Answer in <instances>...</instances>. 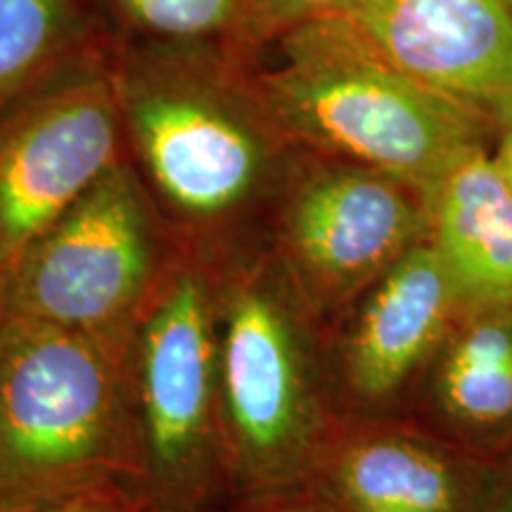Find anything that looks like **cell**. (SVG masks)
Returning a JSON list of instances; mask_svg holds the SVG:
<instances>
[{"label": "cell", "mask_w": 512, "mask_h": 512, "mask_svg": "<svg viewBox=\"0 0 512 512\" xmlns=\"http://www.w3.org/2000/svg\"><path fill=\"white\" fill-rule=\"evenodd\" d=\"M247 55L145 43L112 57L126 155L181 245L209 254L266 240L302 157Z\"/></svg>", "instance_id": "obj_1"}, {"label": "cell", "mask_w": 512, "mask_h": 512, "mask_svg": "<svg viewBox=\"0 0 512 512\" xmlns=\"http://www.w3.org/2000/svg\"><path fill=\"white\" fill-rule=\"evenodd\" d=\"M216 354L235 503L302 489L339 413L323 325L266 240L219 254Z\"/></svg>", "instance_id": "obj_2"}, {"label": "cell", "mask_w": 512, "mask_h": 512, "mask_svg": "<svg viewBox=\"0 0 512 512\" xmlns=\"http://www.w3.org/2000/svg\"><path fill=\"white\" fill-rule=\"evenodd\" d=\"M247 55L256 86L302 152L418 185L427 197L491 126L401 74L344 17H323Z\"/></svg>", "instance_id": "obj_3"}, {"label": "cell", "mask_w": 512, "mask_h": 512, "mask_svg": "<svg viewBox=\"0 0 512 512\" xmlns=\"http://www.w3.org/2000/svg\"><path fill=\"white\" fill-rule=\"evenodd\" d=\"M216 311L219 254L183 245L121 330L131 494L145 512L238 505L223 441Z\"/></svg>", "instance_id": "obj_4"}, {"label": "cell", "mask_w": 512, "mask_h": 512, "mask_svg": "<svg viewBox=\"0 0 512 512\" xmlns=\"http://www.w3.org/2000/svg\"><path fill=\"white\" fill-rule=\"evenodd\" d=\"M133 479L121 332L0 325V512Z\"/></svg>", "instance_id": "obj_5"}, {"label": "cell", "mask_w": 512, "mask_h": 512, "mask_svg": "<svg viewBox=\"0 0 512 512\" xmlns=\"http://www.w3.org/2000/svg\"><path fill=\"white\" fill-rule=\"evenodd\" d=\"M181 249L126 155L12 266L3 309L62 330L121 332Z\"/></svg>", "instance_id": "obj_6"}, {"label": "cell", "mask_w": 512, "mask_h": 512, "mask_svg": "<svg viewBox=\"0 0 512 512\" xmlns=\"http://www.w3.org/2000/svg\"><path fill=\"white\" fill-rule=\"evenodd\" d=\"M427 238L430 197L418 185L302 152L275 204L266 242L325 330Z\"/></svg>", "instance_id": "obj_7"}, {"label": "cell", "mask_w": 512, "mask_h": 512, "mask_svg": "<svg viewBox=\"0 0 512 512\" xmlns=\"http://www.w3.org/2000/svg\"><path fill=\"white\" fill-rule=\"evenodd\" d=\"M121 157L110 55L81 50L0 105V280Z\"/></svg>", "instance_id": "obj_8"}, {"label": "cell", "mask_w": 512, "mask_h": 512, "mask_svg": "<svg viewBox=\"0 0 512 512\" xmlns=\"http://www.w3.org/2000/svg\"><path fill=\"white\" fill-rule=\"evenodd\" d=\"M470 309L427 238L325 328L339 418L403 415L448 332Z\"/></svg>", "instance_id": "obj_9"}, {"label": "cell", "mask_w": 512, "mask_h": 512, "mask_svg": "<svg viewBox=\"0 0 512 512\" xmlns=\"http://www.w3.org/2000/svg\"><path fill=\"white\" fill-rule=\"evenodd\" d=\"M401 74L512 128V15L503 0H351L342 15Z\"/></svg>", "instance_id": "obj_10"}, {"label": "cell", "mask_w": 512, "mask_h": 512, "mask_svg": "<svg viewBox=\"0 0 512 512\" xmlns=\"http://www.w3.org/2000/svg\"><path fill=\"white\" fill-rule=\"evenodd\" d=\"M494 467L408 418H339L309 489L335 512H482Z\"/></svg>", "instance_id": "obj_11"}, {"label": "cell", "mask_w": 512, "mask_h": 512, "mask_svg": "<svg viewBox=\"0 0 512 512\" xmlns=\"http://www.w3.org/2000/svg\"><path fill=\"white\" fill-rule=\"evenodd\" d=\"M399 418L498 465L512 453V304L470 306Z\"/></svg>", "instance_id": "obj_12"}, {"label": "cell", "mask_w": 512, "mask_h": 512, "mask_svg": "<svg viewBox=\"0 0 512 512\" xmlns=\"http://www.w3.org/2000/svg\"><path fill=\"white\" fill-rule=\"evenodd\" d=\"M430 242L467 306L512 304V190L486 150L467 155L434 188Z\"/></svg>", "instance_id": "obj_13"}, {"label": "cell", "mask_w": 512, "mask_h": 512, "mask_svg": "<svg viewBox=\"0 0 512 512\" xmlns=\"http://www.w3.org/2000/svg\"><path fill=\"white\" fill-rule=\"evenodd\" d=\"M86 48L79 0H0V105Z\"/></svg>", "instance_id": "obj_14"}, {"label": "cell", "mask_w": 512, "mask_h": 512, "mask_svg": "<svg viewBox=\"0 0 512 512\" xmlns=\"http://www.w3.org/2000/svg\"><path fill=\"white\" fill-rule=\"evenodd\" d=\"M155 46L252 53L264 41L249 0H114Z\"/></svg>", "instance_id": "obj_15"}, {"label": "cell", "mask_w": 512, "mask_h": 512, "mask_svg": "<svg viewBox=\"0 0 512 512\" xmlns=\"http://www.w3.org/2000/svg\"><path fill=\"white\" fill-rule=\"evenodd\" d=\"M249 5L266 41L275 34L316 22V19L342 15L351 0H249Z\"/></svg>", "instance_id": "obj_16"}, {"label": "cell", "mask_w": 512, "mask_h": 512, "mask_svg": "<svg viewBox=\"0 0 512 512\" xmlns=\"http://www.w3.org/2000/svg\"><path fill=\"white\" fill-rule=\"evenodd\" d=\"M12 512H145L138 498L128 489H98L88 494L64 498V501L36 505V508L12 510Z\"/></svg>", "instance_id": "obj_17"}, {"label": "cell", "mask_w": 512, "mask_h": 512, "mask_svg": "<svg viewBox=\"0 0 512 512\" xmlns=\"http://www.w3.org/2000/svg\"><path fill=\"white\" fill-rule=\"evenodd\" d=\"M233 512H335L309 486L235 505Z\"/></svg>", "instance_id": "obj_18"}, {"label": "cell", "mask_w": 512, "mask_h": 512, "mask_svg": "<svg viewBox=\"0 0 512 512\" xmlns=\"http://www.w3.org/2000/svg\"><path fill=\"white\" fill-rule=\"evenodd\" d=\"M482 512H512V453L494 467Z\"/></svg>", "instance_id": "obj_19"}, {"label": "cell", "mask_w": 512, "mask_h": 512, "mask_svg": "<svg viewBox=\"0 0 512 512\" xmlns=\"http://www.w3.org/2000/svg\"><path fill=\"white\" fill-rule=\"evenodd\" d=\"M491 159H494L498 174L503 176V181L512 190V128L501 131V140H498L496 152L491 155Z\"/></svg>", "instance_id": "obj_20"}, {"label": "cell", "mask_w": 512, "mask_h": 512, "mask_svg": "<svg viewBox=\"0 0 512 512\" xmlns=\"http://www.w3.org/2000/svg\"><path fill=\"white\" fill-rule=\"evenodd\" d=\"M3 316H5V309H3V280H0V325H3Z\"/></svg>", "instance_id": "obj_21"}, {"label": "cell", "mask_w": 512, "mask_h": 512, "mask_svg": "<svg viewBox=\"0 0 512 512\" xmlns=\"http://www.w3.org/2000/svg\"><path fill=\"white\" fill-rule=\"evenodd\" d=\"M503 3H505V8H508L510 15H512V0H503Z\"/></svg>", "instance_id": "obj_22"}, {"label": "cell", "mask_w": 512, "mask_h": 512, "mask_svg": "<svg viewBox=\"0 0 512 512\" xmlns=\"http://www.w3.org/2000/svg\"><path fill=\"white\" fill-rule=\"evenodd\" d=\"M228 512H233V510H228Z\"/></svg>", "instance_id": "obj_23"}]
</instances>
